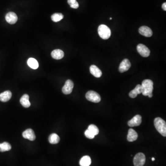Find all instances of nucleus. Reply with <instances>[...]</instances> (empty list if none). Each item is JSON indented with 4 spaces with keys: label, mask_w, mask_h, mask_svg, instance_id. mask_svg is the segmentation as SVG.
Here are the masks:
<instances>
[{
    "label": "nucleus",
    "mask_w": 166,
    "mask_h": 166,
    "mask_svg": "<svg viewBox=\"0 0 166 166\" xmlns=\"http://www.w3.org/2000/svg\"><path fill=\"white\" fill-rule=\"evenodd\" d=\"M23 137L29 139L31 141H33L36 139V135H35L34 131L31 129H28L24 131L22 133Z\"/></svg>",
    "instance_id": "obj_10"
},
{
    "label": "nucleus",
    "mask_w": 166,
    "mask_h": 166,
    "mask_svg": "<svg viewBox=\"0 0 166 166\" xmlns=\"http://www.w3.org/2000/svg\"><path fill=\"white\" fill-rule=\"evenodd\" d=\"M74 84L71 80L68 79L66 81L65 85L62 89V92L66 95L70 94L72 92Z\"/></svg>",
    "instance_id": "obj_7"
},
{
    "label": "nucleus",
    "mask_w": 166,
    "mask_h": 166,
    "mask_svg": "<svg viewBox=\"0 0 166 166\" xmlns=\"http://www.w3.org/2000/svg\"><path fill=\"white\" fill-rule=\"evenodd\" d=\"M155 160V158L152 157V161H154V160Z\"/></svg>",
    "instance_id": "obj_28"
},
{
    "label": "nucleus",
    "mask_w": 166,
    "mask_h": 166,
    "mask_svg": "<svg viewBox=\"0 0 166 166\" xmlns=\"http://www.w3.org/2000/svg\"><path fill=\"white\" fill-rule=\"evenodd\" d=\"M91 163V159L88 156H85L83 157L79 161L80 166H90Z\"/></svg>",
    "instance_id": "obj_19"
},
{
    "label": "nucleus",
    "mask_w": 166,
    "mask_h": 166,
    "mask_svg": "<svg viewBox=\"0 0 166 166\" xmlns=\"http://www.w3.org/2000/svg\"><path fill=\"white\" fill-rule=\"evenodd\" d=\"M90 73L96 78H100L102 75V72L101 70L95 65H91L90 68Z\"/></svg>",
    "instance_id": "obj_14"
},
{
    "label": "nucleus",
    "mask_w": 166,
    "mask_h": 166,
    "mask_svg": "<svg viewBox=\"0 0 166 166\" xmlns=\"http://www.w3.org/2000/svg\"><path fill=\"white\" fill-rule=\"evenodd\" d=\"M68 3L72 9H77L79 7V4L76 0H68Z\"/></svg>",
    "instance_id": "obj_25"
},
{
    "label": "nucleus",
    "mask_w": 166,
    "mask_h": 166,
    "mask_svg": "<svg viewBox=\"0 0 166 166\" xmlns=\"http://www.w3.org/2000/svg\"><path fill=\"white\" fill-rule=\"evenodd\" d=\"M110 20H112V18H110Z\"/></svg>",
    "instance_id": "obj_29"
},
{
    "label": "nucleus",
    "mask_w": 166,
    "mask_h": 166,
    "mask_svg": "<svg viewBox=\"0 0 166 166\" xmlns=\"http://www.w3.org/2000/svg\"><path fill=\"white\" fill-rule=\"evenodd\" d=\"M142 93L144 96H148L149 98H152L153 90V82L151 80L145 79L142 82Z\"/></svg>",
    "instance_id": "obj_1"
},
{
    "label": "nucleus",
    "mask_w": 166,
    "mask_h": 166,
    "mask_svg": "<svg viewBox=\"0 0 166 166\" xmlns=\"http://www.w3.org/2000/svg\"><path fill=\"white\" fill-rule=\"evenodd\" d=\"M21 105L24 108H29L31 106V103L29 101V96L27 94L24 95L20 100Z\"/></svg>",
    "instance_id": "obj_18"
},
{
    "label": "nucleus",
    "mask_w": 166,
    "mask_h": 166,
    "mask_svg": "<svg viewBox=\"0 0 166 166\" xmlns=\"http://www.w3.org/2000/svg\"><path fill=\"white\" fill-rule=\"evenodd\" d=\"M146 156L143 153H138L136 154L133 159L134 166H143L146 162Z\"/></svg>",
    "instance_id": "obj_5"
},
{
    "label": "nucleus",
    "mask_w": 166,
    "mask_h": 166,
    "mask_svg": "<svg viewBox=\"0 0 166 166\" xmlns=\"http://www.w3.org/2000/svg\"><path fill=\"white\" fill-rule=\"evenodd\" d=\"M98 33L100 37L104 40H107L110 37L111 32L110 29L105 24H101L98 28Z\"/></svg>",
    "instance_id": "obj_3"
},
{
    "label": "nucleus",
    "mask_w": 166,
    "mask_h": 166,
    "mask_svg": "<svg viewBox=\"0 0 166 166\" xmlns=\"http://www.w3.org/2000/svg\"><path fill=\"white\" fill-rule=\"evenodd\" d=\"M11 92L9 90H7L0 94V101L2 102L9 101L12 97Z\"/></svg>",
    "instance_id": "obj_16"
},
{
    "label": "nucleus",
    "mask_w": 166,
    "mask_h": 166,
    "mask_svg": "<svg viewBox=\"0 0 166 166\" xmlns=\"http://www.w3.org/2000/svg\"><path fill=\"white\" fill-rule=\"evenodd\" d=\"M154 125L158 131L163 137L166 136V123L162 119L157 117L154 120Z\"/></svg>",
    "instance_id": "obj_2"
},
{
    "label": "nucleus",
    "mask_w": 166,
    "mask_h": 166,
    "mask_svg": "<svg viewBox=\"0 0 166 166\" xmlns=\"http://www.w3.org/2000/svg\"><path fill=\"white\" fill-rule=\"evenodd\" d=\"M60 138L59 136L56 133H52L49 138V141L50 144H57L59 142Z\"/></svg>",
    "instance_id": "obj_20"
},
{
    "label": "nucleus",
    "mask_w": 166,
    "mask_h": 166,
    "mask_svg": "<svg viewBox=\"0 0 166 166\" xmlns=\"http://www.w3.org/2000/svg\"><path fill=\"white\" fill-rule=\"evenodd\" d=\"M64 16L61 13H55L51 16V19L53 21L57 22L63 19Z\"/></svg>",
    "instance_id": "obj_23"
},
{
    "label": "nucleus",
    "mask_w": 166,
    "mask_h": 166,
    "mask_svg": "<svg viewBox=\"0 0 166 166\" xmlns=\"http://www.w3.org/2000/svg\"><path fill=\"white\" fill-rule=\"evenodd\" d=\"M64 53L63 51L57 49L51 52V57L56 60H60L64 57Z\"/></svg>",
    "instance_id": "obj_15"
},
{
    "label": "nucleus",
    "mask_w": 166,
    "mask_h": 166,
    "mask_svg": "<svg viewBox=\"0 0 166 166\" xmlns=\"http://www.w3.org/2000/svg\"><path fill=\"white\" fill-rule=\"evenodd\" d=\"M162 8L163 9V10L166 11V2H164L163 3L162 5Z\"/></svg>",
    "instance_id": "obj_27"
},
{
    "label": "nucleus",
    "mask_w": 166,
    "mask_h": 166,
    "mask_svg": "<svg viewBox=\"0 0 166 166\" xmlns=\"http://www.w3.org/2000/svg\"><path fill=\"white\" fill-rule=\"evenodd\" d=\"M137 49L138 52L144 57H147L150 54V50L144 44H138Z\"/></svg>",
    "instance_id": "obj_6"
},
{
    "label": "nucleus",
    "mask_w": 166,
    "mask_h": 166,
    "mask_svg": "<svg viewBox=\"0 0 166 166\" xmlns=\"http://www.w3.org/2000/svg\"><path fill=\"white\" fill-rule=\"evenodd\" d=\"M88 129L90 131H91L95 136L98 134L99 129L96 125H93V124L90 125L88 127Z\"/></svg>",
    "instance_id": "obj_24"
},
{
    "label": "nucleus",
    "mask_w": 166,
    "mask_h": 166,
    "mask_svg": "<svg viewBox=\"0 0 166 166\" xmlns=\"http://www.w3.org/2000/svg\"><path fill=\"white\" fill-rule=\"evenodd\" d=\"M138 138L137 132L133 129L130 128L128 130L127 139L129 142H133L136 141Z\"/></svg>",
    "instance_id": "obj_13"
},
{
    "label": "nucleus",
    "mask_w": 166,
    "mask_h": 166,
    "mask_svg": "<svg viewBox=\"0 0 166 166\" xmlns=\"http://www.w3.org/2000/svg\"><path fill=\"white\" fill-rule=\"evenodd\" d=\"M11 146L8 142H3L0 144V151L1 152H5L9 151L11 149Z\"/></svg>",
    "instance_id": "obj_22"
},
{
    "label": "nucleus",
    "mask_w": 166,
    "mask_h": 166,
    "mask_svg": "<svg viewBox=\"0 0 166 166\" xmlns=\"http://www.w3.org/2000/svg\"><path fill=\"white\" fill-rule=\"evenodd\" d=\"M131 67V64L130 61L127 59H125L122 61V62L120 65L119 71L120 72L122 73L128 70Z\"/></svg>",
    "instance_id": "obj_9"
},
{
    "label": "nucleus",
    "mask_w": 166,
    "mask_h": 166,
    "mask_svg": "<svg viewBox=\"0 0 166 166\" xmlns=\"http://www.w3.org/2000/svg\"><path fill=\"white\" fill-rule=\"evenodd\" d=\"M139 33L146 37H150L153 35V32L151 29L146 26H142L139 28Z\"/></svg>",
    "instance_id": "obj_11"
},
{
    "label": "nucleus",
    "mask_w": 166,
    "mask_h": 166,
    "mask_svg": "<svg viewBox=\"0 0 166 166\" xmlns=\"http://www.w3.org/2000/svg\"><path fill=\"white\" fill-rule=\"evenodd\" d=\"M27 64L31 68L33 69H36L39 67L38 61L35 59L33 58H30L28 60Z\"/></svg>",
    "instance_id": "obj_21"
},
{
    "label": "nucleus",
    "mask_w": 166,
    "mask_h": 166,
    "mask_svg": "<svg viewBox=\"0 0 166 166\" xmlns=\"http://www.w3.org/2000/svg\"><path fill=\"white\" fill-rule=\"evenodd\" d=\"M86 98L88 100L95 103L99 102L101 100L99 94L93 90L88 91L86 94Z\"/></svg>",
    "instance_id": "obj_4"
},
{
    "label": "nucleus",
    "mask_w": 166,
    "mask_h": 166,
    "mask_svg": "<svg viewBox=\"0 0 166 166\" xmlns=\"http://www.w3.org/2000/svg\"><path fill=\"white\" fill-rule=\"evenodd\" d=\"M85 135L87 138H88L89 139H93L95 137V135L91 132L88 129H87V130L85 131Z\"/></svg>",
    "instance_id": "obj_26"
},
{
    "label": "nucleus",
    "mask_w": 166,
    "mask_h": 166,
    "mask_svg": "<svg viewBox=\"0 0 166 166\" xmlns=\"http://www.w3.org/2000/svg\"><path fill=\"white\" fill-rule=\"evenodd\" d=\"M7 22L10 24H14L16 23L18 20V17L16 13L13 12H9L6 14L5 17Z\"/></svg>",
    "instance_id": "obj_12"
},
{
    "label": "nucleus",
    "mask_w": 166,
    "mask_h": 166,
    "mask_svg": "<svg viewBox=\"0 0 166 166\" xmlns=\"http://www.w3.org/2000/svg\"><path fill=\"white\" fill-rule=\"evenodd\" d=\"M142 93V87H141V85H138L136 86V87L134 89L131 90L130 92L129 97L130 98H134L137 97V95L138 94H140Z\"/></svg>",
    "instance_id": "obj_17"
},
{
    "label": "nucleus",
    "mask_w": 166,
    "mask_h": 166,
    "mask_svg": "<svg viewBox=\"0 0 166 166\" xmlns=\"http://www.w3.org/2000/svg\"><path fill=\"white\" fill-rule=\"evenodd\" d=\"M142 122V117L140 115H136L128 122V125L130 127L139 126Z\"/></svg>",
    "instance_id": "obj_8"
}]
</instances>
